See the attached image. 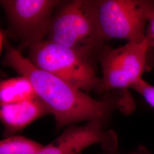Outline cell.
Returning a JSON list of instances; mask_svg holds the SVG:
<instances>
[{"label": "cell", "mask_w": 154, "mask_h": 154, "mask_svg": "<svg viewBox=\"0 0 154 154\" xmlns=\"http://www.w3.org/2000/svg\"><path fill=\"white\" fill-rule=\"evenodd\" d=\"M99 28L106 41L145 39L149 17L154 11L151 0H95Z\"/></svg>", "instance_id": "cell-5"}, {"label": "cell", "mask_w": 154, "mask_h": 154, "mask_svg": "<svg viewBox=\"0 0 154 154\" xmlns=\"http://www.w3.org/2000/svg\"><path fill=\"white\" fill-rule=\"evenodd\" d=\"M149 49L146 38L116 48L105 45L97 57L102 72L98 93L103 95L132 88L143 79Z\"/></svg>", "instance_id": "cell-4"}, {"label": "cell", "mask_w": 154, "mask_h": 154, "mask_svg": "<svg viewBox=\"0 0 154 154\" xmlns=\"http://www.w3.org/2000/svg\"><path fill=\"white\" fill-rule=\"evenodd\" d=\"M2 65L27 78L37 96L46 106L56 122L58 130L82 121H98L106 124L112 113L118 110L129 115L135 108L128 91H115L94 99L58 77L34 66L8 40Z\"/></svg>", "instance_id": "cell-1"}, {"label": "cell", "mask_w": 154, "mask_h": 154, "mask_svg": "<svg viewBox=\"0 0 154 154\" xmlns=\"http://www.w3.org/2000/svg\"><path fill=\"white\" fill-rule=\"evenodd\" d=\"M130 154H149V151L144 149V147H140L139 149H137L135 151H134V152H132Z\"/></svg>", "instance_id": "cell-14"}, {"label": "cell", "mask_w": 154, "mask_h": 154, "mask_svg": "<svg viewBox=\"0 0 154 154\" xmlns=\"http://www.w3.org/2000/svg\"><path fill=\"white\" fill-rule=\"evenodd\" d=\"M36 96L33 85L26 77L20 75L0 83L1 106L20 102Z\"/></svg>", "instance_id": "cell-9"}, {"label": "cell", "mask_w": 154, "mask_h": 154, "mask_svg": "<svg viewBox=\"0 0 154 154\" xmlns=\"http://www.w3.org/2000/svg\"><path fill=\"white\" fill-rule=\"evenodd\" d=\"M28 49V58L37 67L86 93H98L100 78L96 74L92 60L48 40L34 44Z\"/></svg>", "instance_id": "cell-3"}, {"label": "cell", "mask_w": 154, "mask_h": 154, "mask_svg": "<svg viewBox=\"0 0 154 154\" xmlns=\"http://www.w3.org/2000/svg\"><path fill=\"white\" fill-rule=\"evenodd\" d=\"M146 40L149 48H154V11L149 17L146 32Z\"/></svg>", "instance_id": "cell-12"}, {"label": "cell", "mask_w": 154, "mask_h": 154, "mask_svg": "<svg viewBox=\"0 0 154 154\" xmlns=\"http://www.w3.org/2000/svg\"><path fill=\"white\" fill-rule=\"evenodd\" d=\"M44 146L25 137L11 136L1 141L0 154H36Z\"/></svg>", "instance_id": "cell-10"}, {"label": "cell", "mask_w": 154, "mask_h": 154, "mask_svg": "<svg viewBox=\"0 0 154 154\" xmlns=\"http://www.w3.org/2000/svg\"><path fill=\"white\" fill-rule=\"evenodd\" d=\"M9 37V34L8 30H0V53L1 54L3 50L5 49L6 42L8 38Z\"/></svg>", "instance_id": "cell-13"}, {"label": "cell", "mask_w": 154, "mask_h": 154, "mask_svg": "<svg viewBox=\"0 0 154 154\" xmlns=\"http://www.w3.org/2000/svg\"><path fill=\"white\" fill-rule=\"evenodd\" d=\"M131 89L140 94L146 102L154 109V86L142 79Z\"/></svg>", "instance_id": "cell-11"}, {"label": "cell", "mask_w": 154, "mask_h": 154, "mask_svg": "<svg viewBox=\"0 0 154 154\" xmlns=\"http://www.w3.org/2000/svg\"><path fill=\"white\" fill-rule=\"evenodd\" d=\"M46 36L47 40L90 60L97 57L106 40L98 22L95 0L63 1L52 16Z\"/></svg>", "instance_id": "cell-2"}, {"label": "cell", "mask_w": 154, "mask_h": 154, "mask_svg": "<svg viewBox=\"0 0 154 154\" xmlns=\"http://www.w3.org/2000/svg\"><path fill=\"white\" fill-rule=\"evenodd\" d=\"M50 114L37 96L22 102L1 105L0 118L4 126V136L11 137L44 116Z\"/></svg>", "instance_id": "cell-8"}, {"label": "cell", "mask_w": 154, "mask_h": 154, "mask_svg": "<svg viewBox=\"0 0 154 154\" xmlns=\"http://www.w3.org/2000/svg\"><path fill=\"white\" fill-rule=\"evenodd\" d=\"M59 0H1L7 17L9 37L19 42L20 51L40 42L46 35Z\"/></svg>", "instance_id": "cell-6"}, {"label": "cell", "mask_w": 154, "mask_h": 154, "mask_svg": "<svg viewBox=\"0 0 154 154\" xmlns=\"http://www.w3.org/2000/svg\"><path fill=\"white\" fill-rule=\"evenodd\" d=\"M105 125L98 121L88 122L83 126L71 125L36 154H80L95 144L106 151H114L118 146L117 135L114 131L106 130Z\"/></svg>", "instance_id": "cell-7"}]
</instances>
